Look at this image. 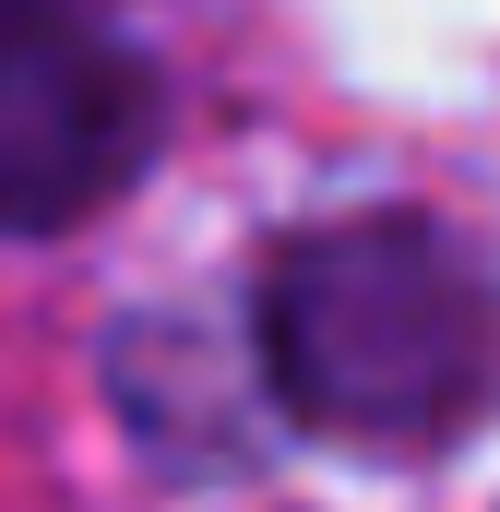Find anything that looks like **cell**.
Wrapping results in <instances>:
<instances>
[{
    "mask_svg": "<svg viewBox=\"0 0 500 512\" xmlns=\"http://www.w3.org/2000/svg\"><path fill=\"white\" fill-rule=\"evenodd\" d=\"M155 72L84 0H0V239L96 227L155 155Z\"/></svg>",
    "mask_w": 500,
    "mask_h": 512,
    "instance_id": "obj_2",
    "label": "cell"
},
{
    "mask_svg": "<svg viewBox=\"0 0 500 512\" xmlns=\"http://www.w3.org/2000/svg\"><path fill=\"white\" fill-rule=\"evenodd\" d=\"M262 382L358 453H441L500 405V286L429 215H358L274 262Z\"/></svg>",
    "mask_w": 500,
    "mask_h": 512,
    "instance_id": "obj_1",
    "label": "cell"
}]
</instances>
